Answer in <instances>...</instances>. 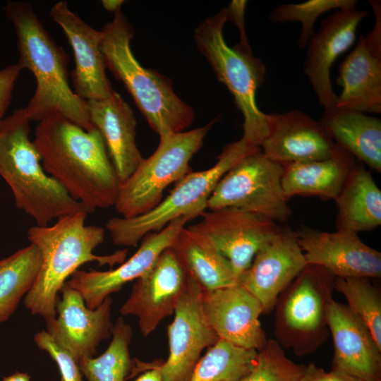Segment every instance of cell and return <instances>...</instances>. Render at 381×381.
I'll use <instances>...</instances> for the list:
<instances>
[{
	"label": "cell",
	"instance_id": "f546056e",
	"mask_svg": "<svg viewBox=\"0 0 381 381\" xmlns=\"http://www.w3.org/2000/svg\"><path fill=\"white\" fill-rule=\"evenodd\" d=\"M132 336L131 327L122 316L119 317L106 351L98 357L84 358L78 361L82 375L87 381H126L133 366L129 351Z\"/></svg>",
	"mask_w": 381,
	"mask_h": 381
},
{
	"label": "cell",
	"instance_id": "ac0fdd59",
	"mask_svg": "<svg viewBox=\"0 0 381 381\" xmlns=\"http://www.w3.org/2000/svg\"><path fill=\"white\" fill-rule=\"evenodd\" d=\"M368 16L356 8L340 9L327 16L309 40L303 73L325 109L334 108L337 95L330 79V68L337 57L355 42L361 21Z\"/></svg>",
	"mask_w": 381,
	"mask_h": 381
},
{
	"label": "cell",
	"instance_id": "7402d4cb",
	"mask_svg": "<svg viewBox=\"0 0 381 381\" xmlns=\"http://www.w3.org/2000/svg\"><path fill=\"white\" fill-rule=\"evenodd\" d=\"M334 145L319 121L292 109L270 114L269 133L260 149L270 159L285 164L326 159Z\"/></svg>",
	"mask_w": 381,
	"mask_h": 381
},
{
	"label": "cell",
	"instance_id": "b9f144b4",
	"mask_svg": "<svg viewBox=\"0 0 381 381\" xmlns=\"http://www.w3.org/2000/svg\"><path fill=\"white\" fill-rule=\"evenodd\" d=\"M1 381H30V376L28 373L16 372L5 377Z\"/></svg>",
	"mask_w": 381,
	"mask_h": 381
},
{
	"label": "cell",
	"instance_id": "cb8c5ba5",
	"mask_svg": "<svg viewBox=\"0 0 381 381\" xmlns=\"http://www.w3.org/2000/svg\"><path fill=\"white\" fill-rule=\"evenodd\" d=\"M358 161L335 143L331 155L308 162L282 164V187L289 200L294 196L335 200Z\"/></svg>",
	"mask_w": 381,
	"mask_h": 381
},
{
	"label": "cell",
	"instance_id": "d6a6232c",
	"mask_svg": "<svg viewBox=\"0 0 381 381\" xmlns=\"http://www.w3.org/2000/svg\"><path fill=\"white\" fill-rule=\"evenodd\" d=\"M355 0H309L298 4L279 5L269 14L270 20L275 23L301 22L302 25L298 44L306 47L313 35V26L320 16L332 9L356 8Z\"/></svg>",
	"mask_w": 381,
	"mask_h": 381
},
{
	"label": "cell",
	"instance_id": "d590c367",
	"mask_svg": "<svg viewBox=\"0 0 381 381\" xmlns=\"http://www.w3.org/2000/svg\"><path fill=\"white\" fill-rule=\"evenodd\" d=\"M22 68L18 64H11L0 71V123L8 107L14 85Z\"/></svg>",
	"mask_w": 381,
	"mask_h": 381
},
{
	"label": "cell",
	"instance_id": "30bf717a",
	"mask_svg": "<svg viewBox=\"0 0 381 381\" xmlns=\"http://www.w3.org/2000/svg\"><path fill=\"white\" fill-rule=\"evenodd\" d=\"M282 164L260 147L241 158L219 180L207 201L210 210L237 207L277 224L286 223L292 210L284 194Z\"/></svg>",
	"mask_w": 381,
	"mask_h": 381
},
{
	"label": "cell",
	"instance_id": "60d3db41",
	"mask_svg": "<svg viewBox=\"0 0 381 381\" xmlns=\"http://www.w3.org/2000/svg\"><path fill=\"white\" fill-rule=\"evenodd\" d=\"M123 1L121 0H103L102 4L104 8L108 11L115 13L118 10L121 9V6L123 4Z\"/></svg>",
	"mask_w": 381,
	"mask_h": 381
},
{
	"label": "cell",
	"instance_id": "2e32d148",
	"mask_svg": "<svg viewBox=\"0 0 381 381\" xmlns=\"http://www.w3.org/2000/svg\"><path fill=\"white\" fill-rule=\"evenodd\" d=\"M190 220L188 217H181L162 230L147 234L137 251L116 268L106 271L77 270L65 284L80 293L88 308L95 309L124 284L147 272Z\"/></svg>",
	"mask_w": 381,
	"mask_h": 381
},
{
	"label": "cell",
	"instance_id": "ab89813d",
	"mask_svg": "<svg viewBox=\"0 0 381 381\" xmlns=\"http://www.w3.org/2000/svg\"><path fill=\"white\" fill-rule=\"evenodd\" d=\"M143 372L135 381H163L157 361L154 363H145L138 360H133V366L128 377Z\"/></svg>",
	"mask_w": 381,
	"mask_h": 381
},
{
	"label": "cell",
	"instance_id": "277c9868",
	"mask_svg": "<svg viewBox=\"0 0 381 381\" xmlns=\"http://www.w3.org/2000/svg\"><path fill=\"white\" fill-rule=\"evenodd\" d=\"M30 121L20 108L0 123V176L10 187L16 207L39 226L78 212L92 213L46 172L30 139Z\"/></svg>",
	"mask_w": 381,
	"mask_h": 381
},
{
	"label": "cell",
	"instance_id": "52a82bcc",
	"mask_svg": "<svg viewBox=\"0 0 381 381\" xmlns=\"http://www.w3.org/2000/svg\"><path fill=\"white\" fill-rule=\"evenodd\" d=\"M259 148L243 139L228 144L210 168L190 171L176 185L169 194L155 208L132 217H113L106 224L113 243L116 246H136L149 233L162 230L171 221L188 217H200L207 207V201L222 176L243 156Z\"/></svg>",
	"mask_w": 381,
	"mask_h": 381
},
{
	"label": "cell",
	"instance_id": "3957f363",
	"mask_svg": "<svg viewBox=\"0 0 381 381\" xmlns=\"http://www.w3.org/2000/svg\"><path fill=\"white\" fill-rule=\"evenodd\" d=\"M87 214L75 212L58 219L53 225H35L28 230L30 243L40 253L41 266L23 304L32 315L42 317L46 322L55 318L57 294L79 267L96 262L99 266L112 267L126 260L127 249L108 255L94 253L104 241L105 230L85 225Z\"/></svg>",
	"mask_w": 381,
	"mask_h": 381
},
{
	"label": "cell",
	"instance_id": "e575fe53",
	"mask_svg": "<svg viewBox=\"0 0 381 381\" xmlns=\"http://www.w3.org/2000/svg\"><path fill=\"white\" fill-rule=\"evenodd\" d=\"M36 345L47 352L56 363L62 381H82L78 362L65 349L59 346L46 330L35 334Z\"/></svg>",
	"mask_w": 381,
	"mask_h": 381
},
{
	"label": "cell",
	"instance_id": "8d00e7d4",
	"mask_svg": "<svg viewBox=\"0 0 381 381\" xmlns=\"http://www.w3.org/2000/svg\"><path fill=\"white\" fill-rule=\"evenodd\" d=\"M301 381H361L348 374L331 370L326 372L314 363L305 365Z\"/></svg>",
	"mask_w": 381,
	"mask_h": 381
},
{
	"label": "cell",
	"instance_id": "74e56055",
	"mask_svg": "<svg viewBox=\"0 0 381 381\" xmlns=\"http://www.w3.org/2000/svg\"><path fill=\"white\" fill-rule=\"evenodd\" d=\"M246 1H232L228 8V20L235 23L238 28L241 34V42L236 47L246 52H251L248 41L245 32L243 16L246 6Z\"/></svg>",
	"mask_w": 381,
	"mask_h": 381
},
{
	"label": "cell",
	"instance_id": "603a6c76",
	"mask_svg": "<svg viewBox=\"0 0 381 381\" xmlns=\"http://www.w3.org/2000/svg\"><path fill=\"white\" fill-rule=\"evenodd\" d=\"M86 102L90 122L101 133L121 183L144 159L135 140L137 123L133 111L115 91L108 98Z\"/></svg>",
	"mask_w": 381,
	"mask_h": 381
},
{
	"label": "cell",
	"instance_id": "44dd1931",
	"mask_svg": "<svg viewBox=\"0 0 381 381\" xmlns=\"http://www.w3.org/2000/svg\"><path fill=\"white\" fill-rule=\"evenodd\" d=\"M327 324L334 345L332 370L361 381H381V349L346 304L331 301Z\"/></svg>",
	"mask_w": 381,
	"mask_h": 381
},
{
	"label": "cell",
	"instance_id": "ba28073f",
	"mask_svg": "<svg viewBox=\"0 0 381 381\" xmlns=\"http://www.w3.org/2000/svg\"><path fill=\"white\" fill-rule=\"evenodd\" d=\"M335 279L317 265L308 264L279 294L274 310L275 340L297 356L315 352L327 340V311Z\"/></svg>",
	"mask_w": 381,
	"mask_h": 381
},
{
	"label": "cell",
	"instance_id": "4316f807",
	"mask_svg": "<svg viewBox=\"0 0 381 381\" xmlns=\"http://www.w3.org/2000/svg\"><path fill=\"white\" fill-rule=\"evenodd\" d=\"M170 248L188 277L202 291H212L237 284L229 261L202 234L183 228Z\"/></svg>",
	"mask_w": 381,
	"mask_h": 381
},
{
	"label": "cell",
	"instance_id": "7a4b0ae2",
	"mask_svg": "<svg viewBox=\"0 0 381 381\" xmlns=\"http://www.w3.org/2000/svg\"><path fill=\"white\" fill-rule=\"evenodd\" d=\"M4 11L16 33L18 64L22 70H29L36 80L34 95L23 108L29 120L40 122L61 115L85 131L93 129L87 102L69 85V57L44 28L31 4L8 1Z\"/></svg>",
	"mask_w": 381,
	"mask_h": 381
},
{
	"label": "cell",
	"instance_id": "4fadbf2b",
	"mask_svg": "<svg viewBox=\"0 0 381 381\" xmlns=\"http://www.w3.org/2000/svg\"><path fill=\"white\" fill-rule=\"evenodd\" d=\"M188 276L172 249H165L152 267L135 280L131 294L120 308L123 315L138 319L144 337L174 313L183 294Z\"/></svg>",
	"mask_w": 381,
	"mask_h": 381
},
{
	"label": "cell",
	"instance_id": "4dcf8cb0",
	"mask_svg": "<svg viewBox=\"0 0 381 381\" xmlns=\"http://www.w3.org/2000/svg\"><path fill=\"white\" fill-rule=\"evenodd\" d=\"M258 351L223 339L208 349L186 381H241L253 368Z\"/></svg>",
	"mask_w": 381,
	"mask_h": 381
},
{
	"label": "cell",
	"instance_id": "83f0119b",
	"mask_svg": "<svg viewBox=\"0 0 381 381\" xmlns=\"http://www.w3.org/2000/svg\"><path fill=\"white\" fill-rule=\"evenodd\" d=\"M334 200L337 230L358 234L381 225V191L362 162L351 171Z\"/></svg>",
	"mask_w": 381,
	"mask_h": 381
},
{
	"label": "cell",
	"instance_id": "9c48e42d",
	"mask_svg": "<svg viewBox=\"0 0 381 381\" xmlns=\"http://www.w3.org/2000/svg\"><path fill=\"white\" fill-rule=\"evenodd\" d=\"M214 122L160 138L154 153L120 183L114 207L121 217L132 218L150 211L162 200L169 185L192 171L189 162Z\"/></svg>",
	"mask_w": 381,
	"mask_h": 381
},
{
	"label": "cell",
	"instance_id": "ffe728a7",
	"mask_svg": "<svg viewBox=\"0 0 381 381\" xmlns=\"http://www.w3.org/2000/svg\"><path fill=\"white\" fill-rule=\"evenodd\" d=\"M50 16L61 28L73 51L75 68L71 78L74 92L85 101L110 97L114 90L106 74L101 50L102 31L82 20L64 1L52 7Z\"/></svg>",
	"mask_w": 381,
	"mask_h": 381
},
{
	"label": "cell",
	"instance_id": "5bb4252c",
	"mask_svg": "<svg viewBox=\"0 0 381 381\" xmlns=\"http://www.w3.org/2000/svg\"><path fill=\"white\" fill-rule=\"evenodd\" d=\"M307 265L296 231L285 225L256 253L237 283L258 299L263 314H269L279 294Z\"/></svg>",
	"mask_w": 381,
	"mask_h": 381
},
{
	"label": "cell",
	"instance_id": "f1b7e54d",
	"mask_svg": "<svg viewBox=\"0 0 381 381\" xmlns=\"http://www.w3.org/2000/svg\"><path fill=\"white\" fill-rule=\"evenodd\" d=\"M40 266V253L32 243L0 260V324L31 289Z\"/></svg>",
	"mask_w": 381,
	"mask_h": 381
},
{
	"label": "cell",
	"instance_id": "e0dca14e",
	"mask_svg": "<svg viewBox=\"0 0 381 381\" xmlns=\"http://www.w3.org/2000/svg\"><path fill=\"white\" fill-rule=\"evenodd\" d=\"M296 232L308 264L322 267L336 277L380 278L381 253L364 243L357 233L306 226Z\"/></svg>",
	"mask_w": 381,
	"mask_h": 381
},
{
	"label": "cell",
	"instance_id": "d4e9b609",
	"mask_svg": "<svg viewBox=\"0 0 381 381\" xmlns=\"http://www.w3.org/2000/svg\"><path fill=\"white\" fill-rule=\"evenodd\" d=\"M337 83L342 87L335 107L362 113L381 112V57L373 54L365 36L338 68Z\"/></svg>",
	"mask_w": 381,
	"mask_h": 381
},
{
	"label": "cell",
	"instance_id": "484cf974",
	"mask_svg": "<svg viewBox=\"0 0 381 381\" xmlns=\"http://www.w3.org/2000/svg\"><path fill=\"white\" fill-rule=\"evenodd\" d=\"M334 143L363 164L381 172V120L364 113L325 109L319 121Z\"/></svg>",
	"mask_w": 381,
	"mask_h": 381
},
{
	"label": "cell",
	"instance_id": "f35d334b",
	"mask_svg": "<svg viewBox=\"0 0 381 381\" xmlns=\"http://www.w3.org/2000/svg\"><path fill=\"white\" fill-rule=\"evenodd\" d=\"M375 14V23L373 30L365 37V42L375 56L381 57V7L380 1H369Z\"/></svg>",
	"mask_w": 381,
	"mask_h": 381
},
{
	"label": "cell",
	"instance_id": "8fae6325",
	"mask_svg": "<svg viewBox=\"0 0 381 381\" xmlns=\"http://www.w3.org/2000/svg\"><path fill=\"white\" fill-rule=\"evenodd\" d=\"M200 217L199 222L188 227L211 241L229 261L237 279L282 226L262 215L232 207L205 212Z\"/></svg>",
	"mask_w": 381,
	"mask_h": 381
},
{
	"label": "cell",
	"instance_id": "5b68a950",
	"mask_svg": "<svg viewBox=\"0 0 381 381\" xmlns=\"http://www.w3.org/2000/svg\"><path fill=\"white\" fill-rule=\"evenodd\" d=\"M106 67L121 81L151 128L160 138L181 133L194 120L193 109L175 93L171 80L143 67L131 52L133 28L121 10L101 30Z\"/></svg>",
	"mask_w": 381,
	"mask_h": 381
},
{
	"label": "cell",
	"instance_id": "7c38bea8",
	"mask_svg": "<svg viewBox=\"0 0 381 381\" xmlns=\"http://www.w3.org/2000/svg\"><path fill=\"white\" fill-rule=\"evenodd\" d=\"M200 286L188 277L186 288L167 327L169 353L166 361H157L163 381H186L203 349L219 339L209 325L202 308Z\"/></svg>",
	"mask_w": 381,
	"mask_h": 381
},
{
	"label": "cell",
	"instance_id": "1f68e13d",
	"mask_svg": "<svg viewBox=\"0 0 381 381\" xmlns=\"http://www.w3.org/2000/svg\"><path fill=\"white\" fill-rule=\"evenodd\" d=\"M373 279L336 277L334 289L345 297L349 310L366 326L381 349V292Z\"/></svg>",
	"mask_w": 381,
	"mask_h": 381
},
{
	"label": "cell",
	"instance_id": "6da1fadb",
	"mask_svg": "<svg viewBox=\"0 0 381 381\" xmlns=\"http://www.w3.org/2000/svg\"><path fill=\"white\" fill-rule=\"evenodd\" d=\"M33 143L46 172L93 212L114 207L120 181L104 140L61 115L40 121Z\"/></svg>",
	"mask_w": 381,
	"mask_h": 381
},
{
	"label": "cell",
	"instance_id": "9a60e30c",
	"mask_svg": "<svg viewBox=\"0 0 381 381\" xmlns=\"http://www.w3.org/2000/svg\"><path fill=\"white\" fill-rule=\"evenodd\" d=\"M61 292L56 317L46 322V331L78 363L95 357L99 344L112 334V298L107 297L92 310L87 307L78 291L64 284Z\"/></svg>",
	"mask_w": 381,
	"mask_h": 381
},
{
	"label": "cell",
	"instance_id": "836d02e7",
	"mask_svg": "<svg viewBox=\"0 0 381 381\" xmlns=\"http://www.w3.org/2000/svg\"><path fill=\"white\" fill-rule=\"evenodd\" d=\"M304 368V365L289 358L274 339H269L258 351L253 368L241 381H301Z\"/></svg>",
	"mask_w": 381,
	"mask_h": 381
},
{
	"label": "cell",
	"instance_id": "d6986e66",
	"mask_svg": "<svg viewBox=\"0 0 381 381\" xmlns=\"http://www.w3.org/2000/svg\"><path fill=\"white\" fill-rule=\"evenodd\" d=\"M201 303L207 321L219 339L258 351L266 344L268 339L260 321L262 306L238 283L202 291Z\"/></svg>",
	"mask_w": 381,
	"mask_h": 381
},
{
	"label": "cell",
	"instance_id": "8992f818",
	"mask_svg": "<svg viewBox=\"0 0 381 381\" xmlns=\"http://www.w3.org/2000/svg\"><path fill=\"white\" fill-rule=\"evenodd\" d=\"M228 21V8L204 20L197 27L194 40L218 80L234 97L243 116L242 139L260 147L270 130V114L257 106L256 91L263 83L266 68L252 52L230 47L224 40L223 29Z\"/></svg>",
	"mask_w": 381,
	"mask_h": 381
}]
</instances>
